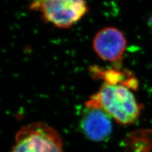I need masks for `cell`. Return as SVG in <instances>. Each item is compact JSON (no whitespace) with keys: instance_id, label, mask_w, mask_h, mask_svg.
I'll list each match as a JSON object with an SVG mask.
<instances>
[{"instance_id":"obj_1","label":"cell","mask_w":152,"mask_h":152,"mask_svg":"<svg viewBox=\"0 0 152 152\" xmlns=\"http://www.w3.org/2000/svg\"><path fill=\"white\" fill-rule=\"evenodd\" d=\"M136 87L137 80L104 81L98 91L86 102V107L100 109L121 125L132 124L142 110L132 92Z\"/></svg>"},{"instance_id":"obj_2","label":"cell","mask_w":152,"mask_h":152,"mask_svg":"<svg viewBox=\"0 0 152 152\" xmlns=\"http://www.w3.org/2000/svg\"><path fill=\"white\" fill-rule=\"evenodd\" d=\"M10 152H64L63 142L53 127L42 122H33L17 132Z\"/></svg>"},{"instance_id":"obj_3","label":"cell","mask_w":152,"mask_h":152,"mask_svg":"<svg viewBox=\"0 0 152 152\" xmlns=\"http://www.w3.org/2000/svg\"><path fill=\"white\" fill-rule=\"evenodd\" d=\"M31 9L39 10L47 22L58 27L67 28L86 15L88 5L85 0H43Z\"/></svg>"},{"instance_id":"obj_4","label":"cell","mask_w":152,"mask_h":152,"mask_svg":"<svg viewBox=\"0 0 152 152\" xmlns=\"http://www.w3.org/2000/svg\"><path fill=\"white\" fill-rule=\"evenodd\" d=\"M93 47L104 61L117 63L121 61L127 48V39L123 32L114 27L102 28L95 36Z\"/></svg>"},{"instance_id":"obj_5","label":"cell","mask_w":152,"mask_h":152,"mask_svg":"<svg viewBox=\"0 0 152 152\" xmlns=\"http://www.w3.org/2000/svg\"><path fill=\"white\" fill-rule=\"evenodd\" d=\"M80 127L86 137L94 142L107 140L112 131V118L98 108L86 107Z\"/></svg>"},{"instance_id":"obj_6","label":"cell","mask_w":152,"mask_h":152,"mask_svg":"<svg viewBox=\"0 0 152 152\" xmlns=\"http://www.w3.org/2000/svg\"><path fill=\"white\" fill-rule=\"evenodd\" d=\"M42 1H43V0H34V1H32V3H31V8L34 7L36 4H37L38 3H39L40 2H41Z\"/></svg>"},{"instance_id":"obj_7","label":"cell","mask_w":152,"mask_h":152,"mask_svg":"<svg viewBox=\"0 0 152 152\" xmlns=\"http://www.w3.org/2000/svg\"><path fill=\"white\" fill-rule=\"evenodd\" d=\"M151 22H152V18H151Z\"/></svg>"}]
</instances>
